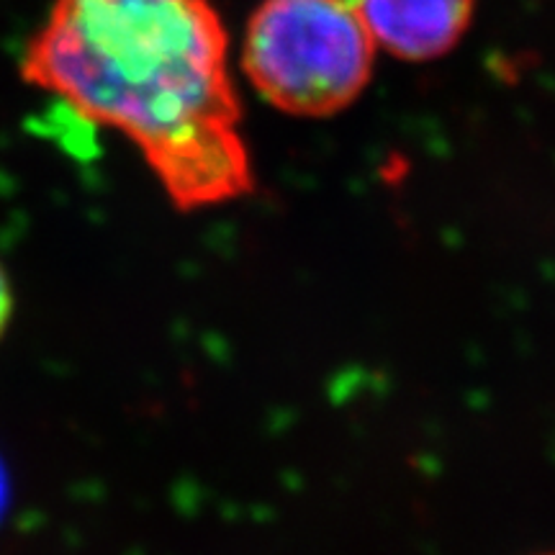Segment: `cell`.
<instances>
[{
	"mask_svg": "<svg viewBox=\"0 0 555 555\" xmlns=\"http://www.w3.org/2000/svg\"><path fill=\"white\" fill-rule=\"evenodd\" d=\"M5 504H9V478H5L3 463H0V515L5 512Z\"/></svg>",
	"mask_w": 555,
	"mask_h": 555,
	"instance_id": "5",
	"label": "cell"
},
{
	"mask_svg": "<svg viewBox=\"0 0 555 555\" xmlns=\"http://www.w3.org/2000/svg\"><path fill=\"white\" fill-rule=\"evenodd\" d=\"M376 41L356 0H262L242 39V73L262 101L324 119L360 99Z\"/></svg>",
	"mask_w": 555,
	"mask_h": 555,
	"instance_id": "2",
	"label": "cell"
},
{
	"mask_svg": "<svg viewBox=\"0 0 555 555\" xmlns=\"http://www.w3.org/2000/svg\"><path fill=\"white\" fill-rule=\"evenodd\" d=\"M13 311H16V294H13V283L9 270H5L3 260H0V339L11 327Z\"/></svg>",
	"mask_w": 555,
	"mask_h": 555,
	"instance_id": "4",
	"label": "cell"
},
{
	"mask_svg": "<svg viewBox=\"0 0 555 555\" xmlns=\"http://www.w3.org/2000/svg\"><path fill=\"white\" fill-rule=\"evenodd\" d=\"M21 78L127 137L180 211L253 191V159L214 0H52Z\"/></svg>",
	"mask_w": 555,
	"mask_h": 555,
	"instance_id": "1",
	"label": "cell"
},
{
	"mask_svg": "<svg viewBox=\"0 0 555 555\" xmlns=\"http://www.w3.org/2000/svg\"><path fill=\"white\" fill-rule=\"evenodd\" d=\"M478 0H356L378 50L404 62L446 57L466 37Z\"/></svg>",
	"mask_w": 555,
	"mask_h": 555,
	"instance_id": "3",
	"label": "cell"
}]
</instances>
